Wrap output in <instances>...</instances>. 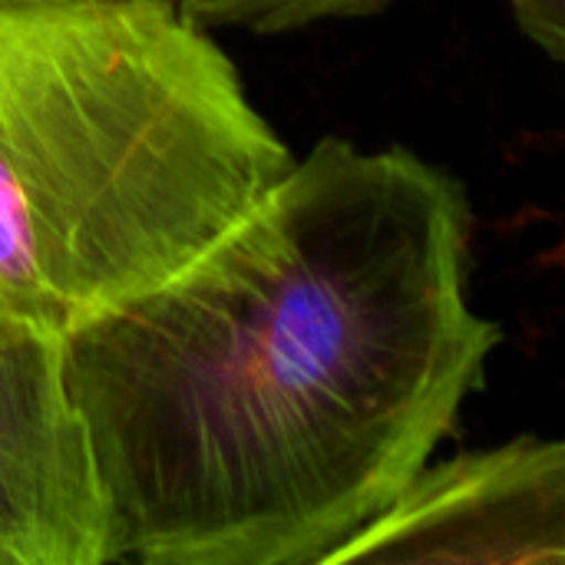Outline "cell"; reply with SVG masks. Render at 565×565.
Wrapping results in <instances>:
<instances>
[{
    "label": "cell",
    "instance_id": "1",
    "mask_svg": "<svg viewBox=\"0 0 565 565\" xmlns=\"http://www.w3.org/2000/svg\"><path fill=\"white\" fill-rule=\"evenodd\" d=\"M467 185L324 136L199 258L63 338L106 565H328L454 437L503 328Z\"/></svg>",
    "mask_w": 565,
    "mask_h": 565
},
{
    "label": "cell",
    "instance_id": "5",
    "mask_svg": "<svg viewBox=\"0 0 565 565\" xmlns=\"http://www.w3.org/2000/svg\"><path fill=\"white\" fill-rule=\"evenodd\" d=\"M209 30L291 33L328 20H361L384 13L397 0H175Z\"/></svg>",
    "mask_w": 565,
    "mask_h": 565
},
{
    "label": "cell",
    "instance_id": "4",
    "mask_svg": "<svg viewBox=\"0 0 565 565\" xmlns=\"http://www.w3.org/2000/svg\"><path fill=\"white\" fill-rule=\"evenodd\" d=\"M0 565H106L63 341L0 308Z\"/></svg>",
    "mask_w": 565,
    "mask_h": 565
},
{
    "label": "cell",
    "instance_id": "2",
    "mask_svg": "<svg viewBox=\"0 0 565 565\" xmlns=\"http://www.w3.org/2000/svg\"><path fill=\"white\" fill-rule=\"evenodd\" d=\"M175 0L0 10V308L66 338L156 288L295 166Z\"/></svg>",
    "mask_w": 565,
    "mask_h": 565
},
{
    "label": "cell",
    "instance_id": "6",
    "mask_svg": "<svg viewBox=\"0 0 565 565\" xmlns=\"http://www.w3.org/2000/svg\"><path fill=\"white\" fill-rule=\"evenodd\" d=\"M520 33L565 66V0H510Z\"/></svg>",
    "mask_w": 565,
    "mask_h": 565
},
{
    "label": "cell",
    "instance_id": "3",
    "mask_svg": "<svg viewBox=\"0 0 565 565\" xmlns=\"http://www.w3.org/2000/svg\"><path fill=\"white\" fill-rule=\"evenodd\" d=\"M565 565V437L427 463L328 565Z\"/></svg>",
    "mask_w": 565,
    "mask_h": 565
},
{
    "label": "cell",
    "instance_id": "7",
    "mask_svg": "<svg viewBox=\"0 0 565 565\" xmlns=\"http://www.w3.org/2000/svg\"><path fill=\"white\" fill-rule=\"evenodd\" d=\"M46 3H76V0H0V10L3 7H46Z\"/></svg>",
    "mask_w": 565,
    "mask_h": 565
}]
</instances>
